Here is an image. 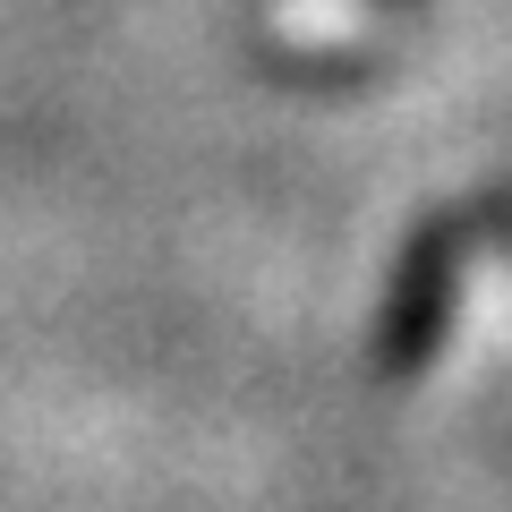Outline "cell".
Wrapping results in <instances>:
<instances>
[{
  "label": "cell",
  "mask_w": 512,
  "mask_h": 512,
  "mask_svg": "<svg viewBox=\"0 0 512 512\" xmlns=\"http://www.w3.org/2000/svg\"><path fill=\"white\" fill-rule=\"evenodd\" d=\"M461 265H470V214L461 205H436V214L410 222V239L393 248V274H384L376 325H367V376L376 384H419L436 367L461 308Z\"/></svg>",
  "instance_id": "6da1fadb"
},
{
  "label": "cell",
  "mask_w": 512,
  "mask_h": 512,
  "mask_svg": "<svg viewBox=\"0 0 512 512\" xmlns=\"http://www.w3.org/2000/svg\"><path fill=\"white\" fill-rule=\"evenodd\" d=\"M461 214H470V248H487V256L512 265V188H487V197H470Z\"/></svg>",
  "instance_id": "7a4b0ae2"
},
{
  "label": "cell",
  "mask_w": 512,
  "mask_h": 512,
  "mask_svg": "<svg viewBox=\"0 0 512 512\" xmlns=\"http://www.w3.org/2000/svg\"><path fill=\"white\" fill-rule=\"evenodd\" d=\"M359 9H367V18H419L427 0H359Z\"/></svg>",
  "instance_id": "3957f363"
}]
</instances>
